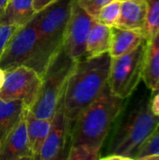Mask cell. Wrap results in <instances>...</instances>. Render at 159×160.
<instances>
[{"mask_svg": "<svg viewBox=\"0 0 159 160\" xmlns=\"http://www.w3.org/2000/svg\"><path fill=\"white\" fill-rule=\"evenodd\" d=\"M146 45L147 39L132 52L112 57L108 85L113 95L127 99L137 90L142 81Z\"/></svg>", "mask_w": 159, "mask_h": 160, "instance_id": "cell-6", "label": "cell"}, {"mask_svg": "<svg viewBox=\"0 0 159 160\" xmlns=\"http://www.w3.org/2000/svg\"><path fill=\"white\" fill-rule=\"evenodd\" d=\"M156 91H159V87L157 88V90H156ZM152 93H153V92H152Z\"/></svg>", "mask_w": 159, "mask_h": 160, "instance_id": "cell-29", "label": "cell"}, {"mask_svg": "<svg viewBox=\"0 0 159 160\" xmlns=\"http://www.w3.org/2000/svg\"><path fill=\"white\" fill-rule=\"evenodd\" d=\"M76 1L88 14H90L93 18H95L102 7L114 0H76Z\"/></svg>", "mask_w": 159, "mask_h": 160, "instance_id": "cell-23", "label": "cell"}, {"mask_svg": "<svg viewBox=\"0 0 159 160\" xmlns=\"http://www.w3.org/2000/svg\"><path fill=\"white\" fill-rule=\"evenodd\" d=\"M71 123L67 118L64 110L59 104L52 119L50 131L41 147L37 160H55L65 158L63 156L70 135Z\"/></svg>", "mask_w": 159, "mask_h": 160, "instance_id": "cell-10", "label": "cell"}, {"mask_svg": "<svg viewBox=\"0 0 159 160\" xmlns=\"http://www.w3.org/2000/svg\"><path fill=\"white\" fill-rule=\"evenodd\" d=\"M4 79H5V72H4L3 69L0 68V88H1V86H2V84L4 82Z\"/></svg>", "mask_w": 159, "mask_h": 160, "instance_id": "cell-28", "label": "cell"}, {"mask_svg": "<svg viewBox=\"0 0 159 160\" xmlns=\"http://www.w3.org/2000/svg\"><path fill=\"white\" fill-rule=\"evenodd\" d=\"M42 78L33 68L18 66L5 72L4 82L0 88V98L4 100H21L30 109L37 98Z\"/></svg>", "mask_w": 159, "mask_h": 160, "instance_id": "cell-7", "label": "cell"}, {"mask_svg": "<svg viewBox=\"0 0 159 160\" xmlns=\"http://www.w3.org/2000/svg\"><path fill=\"white\" fill-rule=\"evenodd\" d=\"M7 2H8V0H0V16L3 13V11H4Z\"/></svg>", "mask_w": 159, "mask_h": 160, "instance_id": "cell-27", "label": "cell"}, {"mask_svg": "<svg viewBox=\"0 0 159 160\" xmlns=\"http://www.w3.org/2000/svg\"><path fill=\"white\" fill-rule=\"evenodd\" d=\"M23 159L35 160L29 144L24 111L18 124L0 144V160Z\"/></svg>", "mask_w": 159, "mask_h": 160, "instance_id": "cell-11", "label": "cell"}, {"mask_svg": "<svg viewBox=\"0 0 159 160\" xmlns=\"http://www.w3.org/2000/svg\"><path fill=\"white\" fill-rule=\"evenodd\" d=\"M37 48V34L33 17L27 23L19 27L9 38L0 56V68L7 72L22 65L31 68Z\"/></svg>", "mask_w": 159, "mask_h": 160, "instance_id": "cell-8", "label": "cell"}, {"mask_svg": "<svg viewBox=\"0 0 159 160\" xmlns=\"http://www.w3.org/2000/svg\"><path fill=\"white\" fill-rule=\"evenodd\" d=\"M112 27L95 20L88 33L84 57H96L109 52L112 45Z\"/></svg>", "mask_w": 159, "mask_h": 160, "instance_id": "cell-15", "label": "cell"}, {"mask_svg": "<svg viewBox=\"0 0 159 160\" xmlns=\"http://www.w3.org/2000/svg\"><path fill=\"white\" fill-rule=\"evenodd\" d=\"M151 93H142L136 97L121 112L107 155L100 159H134L141 146L159 127V116L150 107Z\"/></svg>", "mask_w": 159, "mask_h": 160, "instance_id": "cell-1", "label": "cell"}, {"mask_svg": "<svg viewBox=\"0 0 159 160\" xmlns=\"http://www.w3.org/2000/svg\"><path fill=\"white\" fill-rule=\"evenodd\" d=\"M147 3V24L145 38H150L159 30V0H145Z\"/></svg>", "mask_w": 159, "mask_h": 160, "instance_id": "cell-22", "label": "cell"}, {"mask_svg": "<svg viewBox=\"0 0 159 160\" xmlns=\"http://www.w3.org/2000/svg\"><path fill=\"white\" fill-rule=\"evenodd\" d=\"M147 12L145 0H123L121 1L120 16L115 27L137 31L145 37Z\"/></svg>", "mask_w": 159, "mask_h": 160, "instance_id": "cell-12", "label": "cell"}, {"mask_svg": "<svg viewBox=\"0 0 159 160\" xmlns=\"http://www.w3.org/2000/svg\"><path fill=\"white\" fill-rule=\"evenodd\" d=\"M112 45L109 52L111 57H117L128 53L147 39L144 35L137 31L122 29L115 26L112 27Z\"/></svg>", "mask_w": 159, "mask_h": 160, "instance_id": "cell-16", "label": "cell"}, {"mask_svg": "<svg viewBox=\"0 0 159 160\" xmlns=\"http://www.w3.org/2000/svg\"><path fill=\"white\" fill-rule=\"evenodd\" d=\"M95 19L88 14L76 0H73L69 18L67 23L63 49L74 61L84 58L88 33Z\"/></svg>", "mask_w": 159, "mask_h": 160, "instance_id": "cell-9", "label": "cell"}, {"mask_svg": "<svg viewBox=\"0 0 159 160\" xmlns=\"http://www.w3.org/2000/svg\"><path fill=\"white\" fill-rule=\"evenodd\" d=\"M120 10L121 0H114L102 7L94 19L102 24L113 27L116 25V22L119 19Z\"/></svg>", "mask_w": 159, "mask_h": 160, "instance_id": "cell-19", "label": "cell"}, {"mask_svg": "<svg viewBox=\"0 0 159 160\" xmlns=\"http://www.w3.org/2000/svg\"><path fill=\"white\" fill-rule=\"evenodd\" d=\"M19 27L21 26L0 23V56L3 53L9 38L12 37V35L16 32V30Z\"/></svg>", "mask_w": 159, "mask_h": 160, "instance_id": "cell-24", "label": "cell"}, {"mask_svg": "<svg viewBox=\"0 0 159 160\" xmlns=\"http://www.w3.org/2000/svg\"><path fill=\"white\" fill-rule=\"evenodd\" d=\"M135 160H159V127L141 146L134 157Z\"/></svg>", "mask_w": 159, "mask_h": 160, "instance_id": "cell-20", "label": "cell"}, {"mask_svg": "<svg viewBox=\"0 0 159 160\" xmlns=\"http://www.w3.org/2000/svg\"><path fill=\"white\" fill-rule=\"evenodd\" d=\"M125 101L126 99L113 95L107 84L100 96L72 123L69 135L71 145L83 143L101 151Z\"/></svg>", "mask_w": 159, "mask_h": 160, "instance_id": "cell-3", "label": "cell"}, {"mask_svg": "<svg viewBox=\"0 0 159 160\" xmlns=\"http://www.w3.org/2000/svg\"><path fill=\"white\" fill-rule=\"evenodd\" d=\"M76 63L66 53L63 47L51 59L41 76L42 82L37 98L29 109L36 117L45 119L53 117Z\"/></svg>", "mask_w": 159, "mask_h": 160, "instance_id": "cell-5", "label": "cell"}, {"mask_svg": "<svg viewBox=\"0 0 159 160\" xmlns=\"http://www.w3.org/2000/svg\"><path fill=\"white\" fill-rule=\"evenodd\" d=\"M73 0H58L34 16L37 34V48L31 68L40 76L49 62L63 47L67 23Z\"/></svg>", "mask_w": 159, "mask_h": 160, "instance_id": "cell-4", "label": "cell"}, {"mask_svg": "<svg viewBox=\"0 0 159 160\" xmlns=\"http://www.w3.org/2000/svg\"><path fill=\"white\" fill-rule=\"evenodd\" d=\"M121 1H123V0H121Z\"/></svg>", "mask_w": 159, "mask_h": 160, "instance_id": "cell-30", "label": "cell"}, {"mask_svg": "<svg viewBox=\"0 0 159 160\" xmlns=\"http://www.w3.org/2000/svg\"><path fill=\"white\" fill-rule=\"evenodd\" d=\"M151 111L159 116V91H155L151 93V101H150Z\"/></svg>", "mask_w": 159, "mask_h": 160, "instance_id": "cell-25", "label": "cell"}, {"mask_svg": "<svg viewBox=\"0 0 159 160\" xmlns=\"http://www.w3.org/2000/svg\"><path fill=\"white\" fill-rule=\"evenodd\" d=\"M111 61L112 57L107 52L96 57H84L76 63L60 101L71 126L107 86Z\"/></svg>", "mask_w": 159, "mask_h": 160, "instance_id": "cell-2", "label": "cell"}, {"mask_svg": "<svg viewBox=\"0 0 159 160\" xmlns=\"http://www.w3.org/2000/svg\"><path fill=\"white\" fill-rule=\"evenodd\" d=\"M58 0H34V10L36 13L43 10L44 8H46L47 7H49L50 5L53 4L54 2H56Z\"/></svg>", "mask_w": 159, "mask_h": 160, "instance_id": "cell-26", "label": "cell"}, {"mask_svg": "<svg viewBox=\"0 0 159 160\" xmlns=\"http://www.w3.org/2000/svg\"><path fill=\"white\" fill-rule=\"evenodd\" d=\"M25 107L21 100L0 98V144L18 124Z\"/></svg>", "mask_w": 159, "mask_h": 160, "instance_id": "cell-18", "label": "cell"}, {"mask_svg": "<svg viewBox=\"0 0 159 160\" xmlns=\"http://www.w3.org/2000/svg\"><path fill=\"white\" fill-rule=\"evenodd\" d=\"M142 82L151 93L159 87V30L147 39Z\"/></svg>", "mask_w": 159, "mask_h": 160, "instance_id": "cell-13", "label": "cell"}, {"mask_svg": "<svg viewBox=\"0 0 159 160\" xmlns=\"http://www.w3.org/2000/svg\"><path fill=\"white\" fill-rule=\"evenodd\" d=\"M67 160H97L100 159V151L83 143L70 145L67 158Z\"/></svg>", "mask_w": 159, "mask_h": 160, "instance_id": "cell-21", "label": "cell"}, {"mask_svg": "<svg viewBox=\"0 0 159 160\" xmlns=\"http://www.w3.org/2000/svg\"><path fill=\"white\" fill-rule=\"evenodd\" d=\"M34 0H8L3 13L0 16L1 24L22 26L36 14Z\"/></svg>", "mask_w": 159, "mask_h": 160, "instance_id": "cell-17", "label": "cell"}, {"mask_svg": "<svg viewBox=\"0 0 159 160\" xmlns=\"http://www.w3.org/2000/svg\"><path fill=\"white\" fill-rule=\"evenodd\" d=\"M27 135L29 140V144L34 155L35 160H37L41 147L47 138L50 131L52 119L38 118L36 117L28 108L24 110Z\"/></svg>", "mask_w": 159, "mask_h": 160, "instance_id": "cell-14", "label": "cell"}]
</instances>
